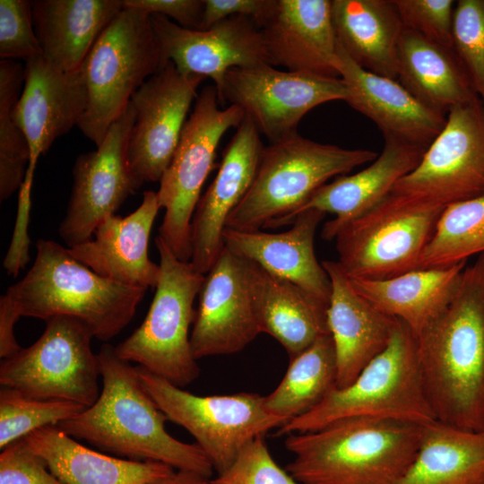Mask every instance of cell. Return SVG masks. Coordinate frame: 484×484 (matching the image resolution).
Masks as SVG:
<instances>
[{"instance_id":"41","label":"cell","mask_w":484,"mask_h":484,"mask_svg":"<svg viewBox=\"0 0 484 484\" xmlns=\"http://www.w3.org/2000/svg\"><path fill=\"white\" fill-rule=\"evenodd\" d=\"M404 29L425 39L454 48L453 0H393Z\"/></svg>"},{"instance_id":"44","label":"cell","mask_w":484,"mask_h":484,"mask_svg":"<svg viewBox=\"0 0 484 484\" xmlns=\"http://www.w3.org/2000/svg\"><path fill=\"white\" fill-rule=\"evenodd\" d=\"M124 7L173 19L185 29L201 30L204 0H123Z\"/></svg>"},{"instance_id":"17","label":"cell","mask_w":484,"mask_h":484,"mask_svg":"<svg viewBox=\"0 0 484 484\" xmlns=\"http://www.w3.org/2000/svg\"><path fill=\"white\" fill-rule=\"evenodd\" d=\"M160 48V68L172 62L182 74L213 81L220 99L227 72L269 64L261 29L250 18L231 16L206 30L185 29L160 14H151Z\"/></svg>"},{"instance_id":"38","label":"cell","mask_w":484,"mask_h":484,"mask_svg":"<svg viewBox=\"0 0 484 484\" xmlns=\"http://www.w3.org/2000/svg\"><path fill=\"white\" fill-rule=\"evenodd\" d=\"M454 49L476 92L484 96V0H459L453 22Z\"/></svg>"},{"instance_id":"7","label":"cell","mask_w":484,"mask_h":484,"mask_svg":"<svg viewBox=\"0 0 484 484\" xmlns=\"http://www.w3.org/2000/svg\"><path fill=\"white\" fill-rule=\"evenodd\" d=\"M160 69V48L151 14L124 9L101 33L80 71L88 103L78 124L97 147L134 93Z\"/></svg>"},{"instance_id":"33","label":"cell","mask_w":484,"mask_h":484,"mask_svg":"<svg viewBox=\"0 0 484 484\" xmlns=\"http://www.w3.org/2000/svg\"><path fill=\"white\" fill-rule=\"evenodd\" d=\"M397 484H484V428L422 424L416 455Z\"/></svg>"},{"instance_id":"18","label":"cell","mask_w":484,"mask_h":484,"mask_svg":"<svg viewBox=\"0 0 484 484\" xmlns=\"http://www.w3.org/2000/svg\"><path fill=\"white\" fill-rule=\"evenodd\" d=\"M261 332L250 290L247 261L228 247L205 274L190 334L193 355H228L244 350Z\"/></svg>"},{"instance_id":"10","label":"cell","mask_w":484,"mask_h":484,"mask_svg":"<svg viewBox=\"0 0 484 484\" xmlns=\"http://www.w3.org/2000/svg\"><path fill=\"white\" fill-rule=\"evenodd\" d=\"M444 209L390 193L336 230L338 264L349 278L364 280L389 279L419 268Z\"/></svg>"},{"instance_id":"31","label":"cell","mask_w":484,"mask_h":484,"mask_svg":"<svg viewBox=\"0 0 484 484\" xmlns=\"http://www.w3.org/2000/svg\"><path fill=\"white\" fill-rule=\"evenodd\" d=\"M400 83L428 108L447 115L480 98L454 48L403 29L398 43Z\"/></svg>"},{"instance_id":"47","label":"cell","mask_w":484,"mask_h":484,"mask_svg":"<svg viewBox=\"0 0 484 484\" xmlns=\"http://www.w3.org/2000/svg\"><path fill=\"white\" fill-rule=\"evenodd\" d=\"M481 99V101H482V106H483V109H484V96L480 98Z\"/></svg>"},{"instance_id":"11","label":"cell","mask_w":484,"mask_h":484,"mask_svg":"<svg viewBox=\"0 0 484 484\" xmlns=\"http://www.w3.org/2000/svg\"><path fill=\"white\" fill-rule=\"evenodd\" d=\"M137 370L160 410L194 436L217 474L227 470L255 438L288 422L270 413L264 396L257 393L200 396L140 366Z\"/></svg>"},{"instance_id":"35","label":"cell","mask_w":484,"mask_h":484,"mask_svg":"<svg viewBox=\"0 0 484 484\" xmlns=\"http://www.w3.org/2000/svg\"><path fill=\"white\" fill-rule=\"evenodd\" d=\"M484 253V194L445 207L425 247L419 268H440Z\"/></svg>"},{"instance_id":"43","label":"cell","mask_w":484,"mask_h":484,"mask_svg":"<svg viewBox=\"0 0 484 484\" xmlns=\"http://www.w3.org/2000/svg\"><path fill=\"white\" fill-rule=\"evenodd\" d=\"M277 0H204L201 30L231 16L252 19L262 29L272 15Z\"/></svg>"},{"instance_id":"28","label":"cell","mask_w":484,"mask_h":484,"mask_svg":"<svg viewBox=\"0 0 484 484\" xmlns=\"http://www.w3.org/2000/svg\"><path fill=\"white\" fill-rule=\"evenodd\" d=\"M64 484H159L175 469L157 462L109 456L91 450L56 426L23 437Z\"/></svg>"},{"instance_id":"30","label":"cell","mask_w":484,"mask_h":484,"mask_svg":"<svg viewBox=\"0 0 484 484\" xmlns=\"http://www.w3.org/2000/svg\"><path fill=\"white\" fill-rule=\"evenodd\" d=\"M467 261L446 267L418 268L384 280L350 279L355 290L379 310L404 322L418 336L446 308Z\"/></svg>"},{"instance_id":"37","label":"cell","mask_w":484,"mask_h":484,"mask_svg":"<svg viewBox=\"0 0 484 484\" xmlns=\"http://www.w3.org/2000/svg\"><path fill=\"white\" fill-rule=\"evenodd\" d=\"M85 409L63 401L38 400L13 388L0 390V449L47 426H56Z\"/></svg>"},{"instance_id":"45","label":"cell","mask_w":484,"mask_h":484,"mask_svg":"<svg viewBox=\"0 0 484 484\" xmlns=\"http://www.w3.org/2000/svg\"><path fill=\"white\" fill-rule=\"evenodd\" d=\"M22 317L18 310L6 298H0V358L7 359L17 353L22 347L15 339L13 327Z\"/></svg>"},{"instance_id":"22","label":"cell","mask_w":484,"mask_h":484,"mask_svg":"<svg viewBox=\"0 0 484 484\" xmlns=\"http://www.w3.org/2000/svg\"><path fill=\"white\" fill-rule=\"evenodd\" d=\"M325 213L308 210L298 214L291 228L281 233L226 228L225 246L254 262L268 272L284 279L328 309L332 285L315 253V236Z\"/></svg>"},{"instance_id":"39","label":"cell","mask_w":484,"mask_h":484,"mask_svg":"<svg viewBox=\"0 0 484 484\" xmlns=\"http://www.w3.org/2000/svg\"><path fill=\"white\" fill-rule=\"evenodd\" d=\"M41 55L33 24L32 1L0 0L1 60L27 61Z\"/></svg>"},{"instance_id":"29","label":"cell","mask_w":484,"mask_h":484,"mask_svg":"<svg viewBox=\"0 0 484 484\" xmlns=\"http://www.w3.org/2000/svg\"><path fill=\"white\" fill-rule=\"evenodd\" d=\"M247 261V260H246ZM254 310L259 330L272 336L290 359L330 333L327 309L293 283L247 261Z\"/></svg>"},{"instance_id":"36","label":"cell","mask_w":484,"mask_h":484,"mask_svg":"<svg viewBox=\"0 0 484 484\" xmlns=\"http://www.w3.org/2000/svg\"><path fill=\"white\" fill-rule=\"evenodd\" d=\"M24 82V66L14 60L0 61V199L20 189L30 160L27 138L13 111Z\"/></svg>"},{"instance_id":"3","label":"cell","mask_w":484,"mask_h":484,"mask_svg":"<svg viewBox=\"0 0 484 484\" xmlns=\"http://www.w3.org/2000/svg\"><path fill=\"white\" fill-rule=\"evenodd\" d=\"M424 424V423H423ZM422 424L350 417L287 435V471L301 484H397L411 464Z\"/></svg>"},{"instance_id":"24","label":"cell","mask_w":484,"mask_h":484,"mask_svg":"<svg viewBox=\"0 0 484 484\" xmlns=\"http://www.w3.org/2000/svg\"><path fill=\"white\" fill-rule=\"evenodd\" d=\"M322 264L332 285L327 324L335 351L336 387L344 388L387 347L396 318L361 296L338 262Z\"/></svg>"},{"instance_id":"20","label":"cell","mask_w":484,"mask_h":484,"mask_svg":"<svg viewBox=\"0 0 484 484\" xmlns=\"http://www.w3.org/2000/svg\"><path fill=\"white\" fill-rule=\"evenodd\" d=\"M334 67L347 87L345 101L372 120L385 139L428 149L443 130L447 115L423 104L394 79L363 69L339 43Z\"/></svg>"},{"instance_id":"14","label":"cell","mask_w":484,"mask_h":484,"mask_svg":"<svg viewBox=\"0 0 484 484\" xmlns=\"http://www.w3.org/2000/svg\"><path fill=\"white\" fill-rule=\"evenodd\" d=\"M346 97L341 77L281 71L262 64L229 70L219 102L239 107L259 133L274 143L298 133L299 122L314 108L345 101Z\"/></svg>"},{"instance_id":"40","label":"cell","mask_w":484,"mask_h":484,"mask_svg":"<svg viewBox=\"0 0 484 484\" xmlns=\"http://www.w3.org/2000/svg\"><path fill=\"white\" fill-rule=\"evenodd\" d=\"M211 484H301L270 454L264 436L251 441L234 462L211 479Z\"/></svg>"},{"instance_id":"26","label":"cell","mask_w":484,"mask_h":484,"mask_svg":"<svg viewBox=\"0 0 484 484\" xmlns=\"http://www.w3.org/2000/svg\"><path fill=\"white\" fill-rule=\"evenodd\" d=\"M270 65L288 71L340 77L338 40L330 0H277L261 29Z\"/></svg>"},{"instance_id":"9","label":"cell","mask_w":484,"mask_h":484,"mask_svg":"<svg viewBox=\"0 0 484 484\" xmlns=\"http://www.w3.org/2000/svg\"><path fill=\"white\" fill-rule=\"evenodd\" d=\"M219 103L214 84L202 89L157 192L159 204L165 210L159 236L184 262L191 260V222L203 186L213 169L218 145L223 134L238 127L246 117L239 107L220 109Z\"/></svg>"},{"instance_id":"27","label":"cell","mask_w":484,"mask_h":484,"mask_svg":"<svg viewBox=\"0 0 484 484\" xmlns=\"http://www.w3.org/2000/svg\"><path fill=\"white\" fill-rule=\"evenodd\" d=\"M123 9L122 0L32 1L43 56L62 72L80 71L101 33Z\"/></svg>"},{"instance_id":"15","label":"cell","mask_w":484,"mask_h":484,"mask_svg":"<svg viewBox=\"0 0 484 484\" xmlns=\"http://www.w3.org/2000/svg\"><path fill=\"white\" fill-rule=\"evenodd\" d=\"M135 112L131 101L96 151L80 154L73 168V188L59 235L73 247L91 239L99 223L142 186L128 160Z\"/></svg>"},{"instance_id":"6","label":"cell","mask_w":484,"mask_h":484,"mask_svg":"<svg viewBox=\"0 0 484 484\" xmlns=\"http://www.w3.org/2000/svg\"><path fill=\"white\" fill-rule=\"evenodd\" d=\"M350 417L419 424L436 419L423 387L416 337L402 320L396 318L387 347L350 385L334 387L310 411L281 427L278 435L314 431Z\"/></svg>"},{"instance_id":"12","label":"cell","mask_w":484,"mask_h":484,"mask_svg":"<svg viewBox=\"0 0 484 484\" xmlns=\"http://www.w3.org/2000/svg\"><path fill=\"white\" fill-rule=\"evenodd\" d=\"M88 327L77 319L56 316L30 346L2 360L0 385L38 400L63 401L85 408L98 399L100 373Z\"/></svg>"},{"instance_id":"2","label":"cell","mask_w":484,"mask_h":484,"mask_svg":"<svg viewBox=\"0 0 484 484\" xmlns=\"http://www.w3.org/2000/svg\"><path fill=\"white\" fill-rule=\"evenodd\" d=\"M101 390L96 402L56 425L74 439L135 461H152L211 478L214 469L200 446L165 428L166 415L146 391L137 370L105 343L97 353Z\"/></svg>"},{"instance_id":"21","label":"cell","mask_w":484,"mask_h":484,"mask_svg":"<svg viewBox=\"0 0 484 484\" xmlns=\"http://www.w3.org/2000/svg\"><path fill=\"white\" fill-rule=\"evenodd\" d=\"M87 103L81 71L62 72L43 55L25 61L23 87L13 117L29 143L27 169L35 171L38 160L53 143L78 125Z\"/></svg>"},{"instance_id":"13","label":"cell","mask_w":484,"mask_h":484,"mask_svg":"<svg viewBox=\"0 0 484 484\" xmlns=\"http://www.w3.org/2000/svg\"><path fill=\"white\" fill-rule=\"evenodd\" d=\"M392 194L445 208L484 194V109L481 99L458 105L418 166Z\"/></svg>"},{"instance_id":"23","label":"cell","mask_w":484,"mask_h":484,"mask_svg":"<svg viewBox=\"0 0 484 484\" xmlns=\"http://www.w3.org/2000/svg\"><path fill=\"white\" fill-rule=\"evenodd\" d=\"M160 206L157 192L143 193L141 204L126 217L109 215L92 238L69 253L97 274L116 282L147 290L156 288L160 264L149 258L151 231Z\"/></svg>"},{"instance_id":"16","label":"cell","mask_w":484,"mask_h":484,"mask_svg":"<svg viewBox=\"0 0 484 484\" xmlns=\"http://www.w3.org/2000/svg\"><path fill=\"white\" fill-rule=\"evenodd\" d=\"M205 79L182 74L168 62L132 96L135 117L128 143V160L137 180L160 182L179 142L186 115Z\"/></svg>"},{"instance_id":"19","label":"cell","mask_w":484,"mask_h":484,"mask_svg":"<svg viewBox=\"0 0 484 484\" xmlns=\"http://www.w3.org/2000/svg\"><path fill=\"white\" fill-rule=\"evenodd\" d=\"M263 149L259 131L245 117L223 151L217 174L200 197L192 219L190 262L203 274L225 247L228 219L249 190Z\"/></svg>"},{"instance_id":"32","label":"cell","mask_w":484,"mask_h":484,"mask_svg":"<svg viewBox=\"0 0 484 484\" xmlns=\"http://www.w3.org/2000/svg\"><path fill=\"white\" fill-rule=\"evenodd\" d=\"M337 40L360 67L398 78V43L403 25L393 0H333Z\"/></svg>"},{"instance_id":"1","label":"cell","mask_w":484,"mask_h":484,"mask_svg":"<svg viewBox=\"0 0 484 484\" xmlns=\"http://www.w3.org/2000/svg\"><path fill=\"white\" fill-rule=\"evenodd\" d=\"M416 340L435 419L462 429H483L484 253L465 267L452 301Z\"/></svg>"},{"instance_id":"46","label":"cell","mask_w":484,"mask_h":484,"mask_svg":"<svg viewBox=\"0 0 484 484\" xmlns=\"http://www.w3.org/2000/svg\"><path fill=\"white\" fill-rule=\"evenodd\" d=\"M159 484H211V478L194 471L175 470Z\"/></svg>"},{"instance_id":"34","label":"cell","mask_w":484,"mask_h":484,"mask_svg":"<svg viewBox=\"0 0 484 484\" xmlns=\"http://www.w3.org/2000/svg\"><path fill=\"white\" fill-rule=\"evenodd\" d=\"M278 386L264 396L265 409L288 420L301 416L336 387V359L330 333L292 359Z\"/></svg>"},{"instance_id":"8","label":"cell","mask_w":484,"mask_h":484,"mask_svg":"<svg viewBox=\"0 0 484 484\" xmlns=\"http://www.w3.org/2000/svg\"><path fill=\"white\" fill-rule=\"evenodd\" d=\"M160 274L141 325L115 346L117 356L183 388L200 374L190 343L195 318L194 302L205 274L191 262L179 260L158 236Z\"/></svg>"},{"instance_id":"4","label":"cell","mask_w":484,"mask_h":484,"mask_svg":"<svg viewBox=\"0 0 484 484\" xmlns=\"http://www.w3.org/2000/svg\"><path fill=\"white\" fill-rule=\"evenodd\" d=\"M32 266L4 294L22 316L79 320L108 341L133 319L146 290L104 278L56 241L39 239Z\"/></svg>"},{"instance_id":"5","label":"cell","mask_w":484,"mask_h":484,"mask_svg":"<svg viewBox=\"0 0 484 484\" xmlns=\"http://www.w3.org/2000/svg\"><path fill=\"white\" fill-rule=\"evenodd\" d=\"M378 154L320 143L293 134L264 147L254 181L227 228H277L333 177L372 162Z\"/></svg>"},{"instance_id":"25","label":"cell","mask_w":484,"mask_h":484,"mask_svg":"<svg viewBox=\"0 0 484 484\" xmlns=\"http://www.w3.org/2000/svg\"><path fill=\"white\" fill-rule=\"evenodd\" d=\"M427 149L393 139H385L382 152L366 169L350 176H339L319 187L281 226L290 225L306 211L315 210L335 217L326 221L321 236L332 241L336 230L367 212L392 191L396 182L412 171Z\"/></svg>"},{"instance_id":"42","label":"cell","mask_w":484,"mask_h":484,"mask_svg":"<svg viewBox=\"0 0 484 484\" xmlns=\"http://www.w3.org/2000/svg\"><path fill=\"white\" fill-rule=\"evenodd\" d=\"M0 484H64L21 438L0 454Z\"/></svg>"}]
</instances>
